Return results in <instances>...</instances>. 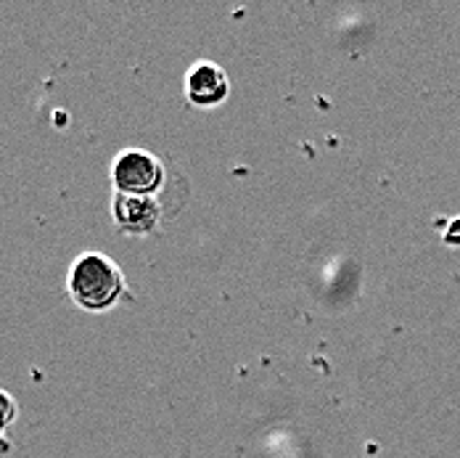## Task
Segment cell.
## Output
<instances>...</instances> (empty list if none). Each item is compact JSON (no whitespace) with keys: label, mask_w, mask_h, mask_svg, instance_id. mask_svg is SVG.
I'll list each match as a JSON object with an SVG mask.
<instances>
[{"label":"cell","mask_w":460,"mask_h":458,"mask_svg":"<svg viewBox=\"0 0 460 458\" xmlns=\"http://www.w3.org/2000/svg\"><path fill=\"white\" fill-rule=\"evenodd\" d=\"M66 294L83 313L103 316L128 297V278L106 252H83L66 271Z\"/></svg>","instance_id":"cell-1"},{"label":"cell","mask_w":460,"mask_h":458,"mask_svg":"<svg viewBox=\"0 0 460 458\" xmlns=\"http://www.w3.org/2000/svg\"><path fill=\"white\" fill-rule=\"evenodd\" d=\"M109 181L114 193H130V196H159L167 181V170L156 154L148 148L128 146L122 148L109 167Z\"/></svg>","instance_id":"cell-2"},{"label":"cell","mask_w":460,"mask_h":458,"mask_svg":"<svg viewBox=\"0 0 460 458\" xmlns=\"http://www.w3.org/2000/svg\"><path fill=\"white\" fill-rule=\"evenodd\" d=\"M111 223L122 236L146 238L162 226V204L159 196H130L114 193L111 196Z\"/></svg>","instance_id":"cell-3"},{"label":"cell","mask_w":460,"mask_h":458,"mask_svg":"<svg viewBox=\"0 0 460 458\" xmlns=\"http://www.w3.org/2000/svg\"><path fill=\"white\" fill-rule=\"evenodd\" d=\"M230 95L228 72L215 61H196L185 75V98L199 109L223 106Z\"/></svg>","instance_id":"cell-4"},{"label":"cell","mask_w":460,"mask_h":458,"mask_svg":"<svg viewBox=\"0 0 460 458\" xmlns=\"http://www.w3.org/2000/svg\"><path fill=\"white\" fill-rule=\"evenodd\" d=\"M16 418H19V403H16V398L8 390L0 387V437L8 435V429L16 424Z\"/></svg>","instance_id":"cell-5"},{"label":"cell","mask_w":460,"mask_h":458,"mask_svg":"<svg viewBox=\"0 0 460 458\" xmlns=\"http://www.w3.org/2000/svg\"><path fill=\"white\" fill-rule=\"evenodd\" d=\"M445 241H447V244H460V218H456V220L447 226V230H445Z\"/></svg>","instance_id":"cell-6"},{"label":"cell","mask_w":460,"mask_h":458,"mask_svg":"<svg viewBox=\"0 0 460 458\" xmlns=\"http://www.w3.org/2000/svg\"><path fill=\"white\" fill-rule=\"evenodd\" d=\"M8 451V440L5 437H0V454H5Z\"/></svg>","instance_id":"cell-7"}]
</instances>
